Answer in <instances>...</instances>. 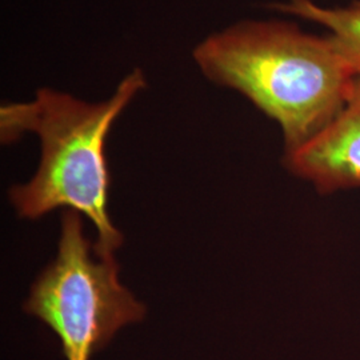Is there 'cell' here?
<instances>
[{
	"instance_id": "1",
	"label": "cell",
	"mask_w": 360,
	"mask_h": 360,
	"mask_svg": "<svg viewBox=\"0 0 360 360\" xmlns=\"http://www.w3.org/2000/svg\"><path fill=\"white\" fill-rule=\"evenodd\" d=\"M193 59L208 80L240 92L274 119L285 151L340 112L358 77L331 39L285 22L236 23L200 41Z\"/></svg>"
},
{
	"instance_id": "2",
	"label": "cell",
	"mask_w": 360,
	"mask_h": 360,
	"mask_svg": "<svg viewBox=\"0 0 360 360\" xmlns=\"http://www.w3.org/2000/svg\"><path fill=\"white\" fill-rule=\"evenodd\" d=\"M144 87L146 75L136 68L104 102L87 103L65 92L41 89L31 102L1 107L3 142L34 132L41 143L35 176L10 191L20 217L41 218L55 208L67 207L95 226V251L114 257L123 236L107 211L110 174L105 142L116 119Z\"/></svg>"
},
{
	"instance_id": "3",
	"label": "cell",
	"mask_w": 360,
	"mask_h": 360,
	"mask_svg": "<svg viewBox=\"0 0 360 360\" xmlns=\"http://www.w3.org/2000/svg\"><path fill=\"white\" fill-rule=\"evenodd\" d=\"M25 309L58 335L67 360H91L146 307L120 283L115 257L99 255L82 217L62 218L58 255L32 285Z\"/></svg>"
},
{
	"instance_id": "4",
	"label": "cell",
	"mask_w": 360,
	"mask_h": 360,
	"mask_svg": "<svg viewBox=\"0 0 360 360\" xmlns=\"http://www.w3.org/2000/svg\"><path fill=\"white\" fill-rule=\"evenodd\" d=\"M284 162L321 193L360 187V77L340 112L307 142L285 151Z\"/></svg>"
},
{
	"instance_id": "5",
	"label": "cell",
	"mask_w": 360,
	"mask_h": 360,
	"mask_svg": "<svg viewBox=\"0 0 360 360\" xmlns=\"http://www.w3.org/2000/svg\"><path fill=\"white\" fill-rule=\"evenodd\" d=\"M274 8L326 27L336 50L360 77V0L335 8L322 7L312 0H288L274 4Z\"/></svg>"
}]
</instances>
